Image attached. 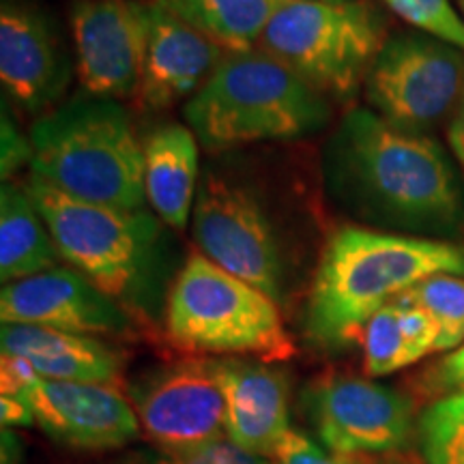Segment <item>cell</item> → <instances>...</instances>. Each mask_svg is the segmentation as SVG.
<instances>
[{
  "mask_svg": "<svg viewBox=\"0 0 464 464\" xmlns=\"http://www.w3.org/2000/svg\"><path fill=\"white\" fill-rule=\"evenodd\" d=\"M324 177L334 198L372 228L445 241L464 232V189L448 150L370 108L342 119Z\"/></svg>",
  "mask_w": 464,
  "mask_h": 464,
  "instance_id": "obj_1",
  "label": "cell"
},
{
  "mask_svg": "<svg viewBox=\"0 0 464 464\" xmlns=\"http://www.w3.org/2000/svg\"><path fill=\"white\" fill-rule=\"evenodd\" d=\"M464 277V246L346 224L324 243L305 310V334L338 351L359 340L376 312L432 276Z\"/></svg>",
  "mask_w": 464,
  "mask_h": 464,
  "instance_id": "obj_2",
  "label": "cell"
},
{
  "mask_svg": "<svg viewBox=\"0 0 464 464\" xmlns=\"http://www.w3.org/2000/svg\"><path fill=\"white\" fill-rule=\"evenodd\" d=\"M28 138L31 177L91 205L144 208V142L119 102L75 97L39 114Z\"/></svg>",
  "mask_w": 464,
  "mask_h": 464,
  "instance_id": "obj_3",
  "label": "cell"
},
{
  "mask_svg": "<svg viewBox=\"0 0 464 464\" xmlns=\"http://www.w3.org/2000/svg\"><path fill=\"white\" fill-rule=\"evenodd\" d=\"M329 116L327 97L260 48L228 52L185 103L189 130L208 149L297 140Z\"/></svg>",
  "mask_w": 464,
  "mask_h": 464,
  "instance_id": "obj_4",
  "label": "cell"
},
{
  "mask_svg": "<svg viewBox=\"0 0 464 464\" xmlns=\"http://www.w3.org/2000/svg\"><path fill=\"white\" fill-rule=\"evenodd\" d=\"M24 188L69 266L89 277L125 310H155L164 280L160 218L144 208L91 205L34 177Z\"/></svg>",
  "mask_w": 464,
  "mask_h": 464,
  "instance_id": "obj_5",
  "label": "cell"
},
{
  "mask_svg": "<svg viewBox=\"0 0 464 464\" xmlns=\"http://www.w3.org/2000/svg\"><path fill=\"white\" fill-rule=\"evenodd\" d=\"M166 334L189 353L252 355L265 362L293 357L277 301L202 254L185 260L166 295Z\"/></svg>",
  "mask_w": 464,
  "mask_h": 464,
  "instance_id": "obj_6",
  "label": "cell"
},
{
  "mask_svg": "<svg viewBox=\"0 0 464 464\" xmlns=\"http://www.w3.org/2000/svg\"><path fill=\"white\" fill-rule=\"evenodd\" d=\"M387 39L385 15L370 0H284L258 48L321 95L351 102Z\"/></svg>",
  "mask_w": 464,
  "mask_h": 464,
  "instance_id": "obj_7",
  "label": "cell"
},
{
  "mask_svg": "<svg viewBox=\"0 0 464 464\" xmlns=\"http://www.w3.org/2000/svg\"><path fill=\"white\" fill-rule=\"evenodd\" d=\"M464 92V52L430 34H396L382 45L363 82L370 110L417 133L451 119Z\"/></svg>",
  "mask_w": 464,
  "mask_h": 464,
  "instance_id": "obj_8",
  "label": "cell"
},
{
  "mask_svg": "<svg viewBox=\"0 0 464 464\" xmlns=\"http://www.w3.org/2000/svg\"><path fill=\"white\" fill-rule=\"evenodd\" d=\"M191 235L202 256L280 304V243L263 205L247 188L205 174L191 213Z\"/></svg>",
  "mask_w": 464,
  "mask_h": 464,
  "instance_id": "obj_9",
  "label": "cell"
},
{
  "mask_svg": "<svg viewBox=\"0 0 464 464\" xmlns=\"http://www.w3.org/2000/svg\"><path fill=\"white\" fill-rule=\"evenodd\" d=\"M304 409L323 448L338 456L402 450L413 432V404L392 387L332 374L307 385Z\"/></svg>",
  "mask_w": 464,
  "mask_h": 464,
  "instance_id": "obj_10",
  "label": "cell"
},
{
  "mask_svg": "<svg viewBox=\"0 0 464 464\" xmlns=\"http://www.w3.org/2000/svg\"><path fill=\"white\" fill-rule=\"evenodd\" d=\"M142 432L161 451L226 439L224 393L213 359H185L150 370L130 385Z\"/></svg>",
  "mask_w": 464,
  "mask_h": 464,
  "instance_id": "obj_11",
  "label": "cell"
},
{
  "mask_svg": "<svg viewBox=\"0 0 464 464\" xmlns=\"http://www.w3.org/2000/svg\"><path fill=\"white\" fill-rule=\"evenodd\" d=\"M69 20L86 95L114 102L138 95L147 52L142 0H73Z\"/></svg>",
  "mask_w": 464,
  "mask_h": 464,
  "instance_id": "obj_12",
  "label": "cell"
},
{
  "mask_svg": "<svg viewBox=\"0 0 464 464\" xmlns=\"http://www.w3.org/2000/svg\"><path fill=\"white\" fill-rule=\"evenodd\" d=\"M14 396L31 404L34 421L52 440L72 450H116L142 432L131 400L112 385L50 381L34 372Z\"/></svg>",
  "mask_w": 464,
  "mask_h": 464,
  "instance_id": "obj_13",
  "label": "cell"
},
{
  "mask_svg": "<svg viewBox=\"0 0 464 464\" xmlns=\"http://www.w3.org/2000/svg\"><path fill=\"white\" fill-rule=\"evenodd\" d=\"M3 324H34L80 335H123L131 318L119 301L97 288L73 266L5 284L0 290Z\"/></svg>",
  "mask_w": 464,
  "mask_h": 464,
  "instance_id": "obj_14",
  "label": "cell"
},
{
  "mask_svg": "<svg viewBox=\"0 0 464 464\" xmlns=\"http://www.w3.org/2000/svg\"><path fill=\"white\" fill-rule=\"evenodd\" d=\"M147 52L138 97L153 110L191 100L228 54L160 0H144Z\"/></svg>",
  "mask_w": 464,
  "mask_h": 464,
  "instance_id": "obj_15",
  "label": "cell"
},
{
  "mask_svg": "<svg viewBox=\"0 0 464 464\" xmlns=\"http://www.w3.org/2000/svg\"><path fill=\"white\" fill-rule=\"evenodd\" d=\"M0 82L24 112H50L67 84V63L42 11L20 0L0 7Z\"/></svg>",
  "mask_w": 464,
  "mask_h": 464,
  "instance_id": "obj_16",
  "label": "cell"
},
{
  "mask_svg": "<svg viewBox=\"0 0 464 464\" xmlns=\"http://www.w3.org/2000/svg\"><path fill=\"white\" fill-rule=\"evenodd\" d=\"M224 393L226 439L260 458H276L290 428V390L282 370L247 359H213Z\"/></svg>",
  "mask_w": 464,
  "mask_h": 464,
  "instance_id": "obj_17",
  "label": "cell"
},
{
  "mask_svg": "<svg viewBox=\"0 0 464 464\" xmlns=\"http://www.w3.org/2000/svg\"><path fill=\"white\" fill-rule=\"evenodd\" d=\"M3 355L26 362L42 379L119 385L123 376L121 353L100 338L34 324H3Z\"/></svg>",
  "mask_w": 464,
  "mask_h": 464,
  "instance_id": "obj_18",
  "label": "cell"
},
{
  "mask_svg": "<svg viewBox=\"0 0 464 464\" xmlns=\"http://www.w3.org/2000/svg\"><path fill=\"white\" fill-rule=\"evenodd\" d=\"M198 194V138L185 125H161L144 140V196L161 222L188 228Z\"/></svg>",
  "mask_w": 464,
  "mask_h": 464,
  "instance_id": "obj_19",
  "label": "cell"
},
{
  "mask_svg": "<svg viewBox=\"0 0 464 464\" xmlns=\"http://www.w3.org/2000/svg\"><path fill=\"white\" fill-rule=\"evenodd\" d=\"M61 252L26 188L0 189V280H24L61 266Z\"/></svg>",
  "mask_w": 464,
  "mask_h": 464,
  "instance_id": "obj_20",
  "label": "cell"
},
{
  "mask_svg": "<svg viewBox=\"0 0 464 464\" xmlns=\"http://www.w3.org/2000/svg\"><path fill=\"white\" fill-rule=\"evenodd\" d=\"M226 52L258 48L284 0H160Z\"/></svg>",
  "mask_w": 464,
  "mask_h": 464,
  "instance_id": "obj_21",
  "label": "cell"
},
{
  "mask_svg": "<svg viewBox=\"0 0 464 464\" xmlns=\"http://www.w3.org/2000/svg\"><path fill=\"white\" fill-rule=\"evenodd\" d=\"M398 301L420 305L439 327L437 351H451L464 344V277L432 276L400 295Z\"/></svg>",
  "mask_w": 464,
  "mask_h": 464,
  "instance_id": "obj_22",
  "label": "cell"
},
{
  "mask_svg": "<svg viewBox=\"0 0 464 464\" xmlns=\"http://www.w3.org/2000/svg\"><path fill=\"white\" fill-rule=\"evenodd\" d=\"M417 432L428 464H464V393H450L428 406Z\"/></svg>",
  "mask_w": 464,
  "mask_h": 464,
  "instance_id": "obj_23",
  "label": "cell"
},
{
  "mask_svg": "<svg viewBox=\"0 0 464 464\" xmlns=\"http://www.w3.org/2000/svg\"><path fill=\"white\" fill-rule=\"evenodd\" d=\"M363 370L368 376H387L415 363L417 359L406 344L400 329L396 304L385 305L370 318L363 335Z\"/></svg>",
  "mask_w": 464,
  "mask_h": 464,
  "instance_id": "obj_24",
  "label": "cell"
},
{
  "mask_svg": "<svg viewBox=\"0 0 464 464\" xmlns=\"http://www.w3.org/2000/svg\"><path fill=\"white\" fill-rule=\"evenodd\" d=\"M393 14L439 42L464 52V20L450 0H385Z\"/></svg>",
  "mask_w": 464,
  "mask_h": 464,
  "instance_id": "obj_25",
  "label": "cell"
},
{
  "mask_svg": "<svg viewBox=\"0 0 464 464\" xmlns=\"http://www.w3.org/2000/svg\"><path fill=\"white\" fill-rule=\"evenodd\" d=\"M155 464H269L260 456L237 448L228 439L213 440V443L200 445L183 451H161L155 458Z\"/></svg>",
  "mask_w": 464,
  "mask_h": 464,
  "instance_id": "obj_26",
  "label": "cell"
},
{
  "mask_svg": "<svg viewBox=\"0 0 464 464\" xmlns=\"http://www.w3.org/2000/svg\"><path fill=\"white\" fill-rule=\"evenodd\" d=\"M398 307V318H400V329L409 344L411 353H413L417 362L421 357L437 353L439 346V327L434 323V318L428 314L426 310L420 305L404 304V301H393Z\"/></svg>",
  "mask_w": 464,
  "mask_h": 464,
  "instance_id": "obj_27",
  "label": "cell"
},
{
  "mask_svg": "<svg viewBox=\"0 0 464 464\" xmlns=\"http://www.w3.org/2000/svg\"><path fill=\"white\" fill-rule=\"evenodd\" d=\"M33 144L31 138L17 130L15 121L3 108V119H0V174L7 183L22 166H31Z\"/></svg>",
  "mask_w": 464,
  "mask_h": 464,
  "instance_id": "obj_28",
  "label": "cell"
},
{
  "mask_svg": "<svg viewBox=\"0 0 464 464\" xmlns=\"http://www.w3.org/2000/svg\"><path fill=\"white\" fill-rule=\"evenodd\" d=\"M276 464H359L348 456H338L327 451L314 440H310L305 434L290 430L286 439L276 451Z\"/></svg>",
  "mask_w": 464,
  "mask_h": 464,
  "instance_id": "obj_29",
  "label": "cell"
},
{
  "mask_svg": "<svg viewBox=\"0 0 464 464\" xmlns=\"http://www.w3.org/2000/svg\"><path fill=\"white\" fill-rule=\"evenodd\" d=\"M434 385L451 393H464V344L450 353L432 372Z\"/></svg>",
  "mask_w": 464,
  "mask_h": 464,
  "instance_id": "obj_30",
  "label": "cell"
},
{
  "mask_svg": "<svg viewBox=\"0 0 464 464\" xmlns=\"http://www.w3.org/2000/svg\"><path fill=\"white\" fill-rule=\"evenodd\" d=\"M0 421H3V428H7V430L28 428L37 423L31 404L22 396H14V393H3L0 396Z\"/></svg>",
  "mask_w": 464,
  "mask_h": 464,
  "instance_id": "obj_31",
  "label": "cell"
},
{
  "mask_svg": "<svg viewBox=\"0 0 464 464\" xmlns=\"http://www.w3.org/2000/svg\"><path fill=\"white\" fill-rule=\"evenodd\" d=\"M448 140H450L451 153H454V158L458 160L460 170L464 174V92H462L460 103H458L456 112L451 114V119H450Z\"/></svg>",
  "mask_w": 464,
  "mask_h": 464,
  "instance_id": "obj_32",
  "label": "cell"
},
{
  "mask_svg": "<svg viewBox=\"0 0 464 464\" xmlns=\"http://www.w3.org/2000/svg\"><path fill=\"white\" fill-rule=\"evenodd\" d=\"M20 439L3 428V464H20Z\"/></svg>",
  "mask_w": 464,
  "mask_h": 464,
  "instance_id": "obj_33",
  "label": "cell"
},
{
  "mask_svg": "<svg viewBox=\"0 0 464 464\" xmlns=\"http://www.w3.org/2000/svg\"><path fill=\"white\" fill-rule=\"evenodd\" d=\"M460 9H462V15H464V0H460Z\"/></svg>",
  "mask_w": 464,
  "mask_h": 464,
  "instance_id": "obj_34",
  "label": "cell"
}]
</instances>
